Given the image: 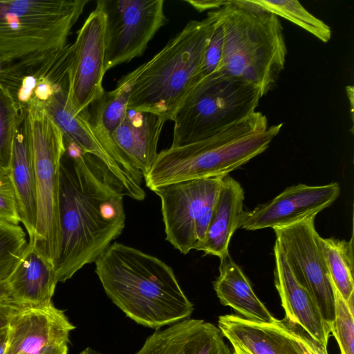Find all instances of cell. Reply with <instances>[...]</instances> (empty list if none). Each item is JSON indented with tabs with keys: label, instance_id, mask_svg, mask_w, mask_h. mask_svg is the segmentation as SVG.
Listing matches in <instances>:
<instances>
[{
	"label": "cell",
	"instance_id": "cell-1",
	"mask_svg": "<svg viewBox=\"0 0 354 354\" xmlns=\"http://www.w3.org/2000/svg\"><path fill=\"white\" fill-rule=\"evenodd\" d=\"M59 170L60 239L54 265L57 283L95 263L122 234L124 192L106 167L64 139Z\"/></svg>",
	"mask_w": 354,
	"mask_h": 354
},
{
	"label": "cell",
	"instance_id": "cell-2",
	"mask_svg": "<svg viewBox=\"0 0 354 354\" xmlns=\"http://www.w3.org/2000/svg\"><path fill=\"white\" fill-rule=\"evenodd\" d=\"M95 264L106 295L140 325L158 329L189 319L193 313L174 270L156 257L115 242Z\"/></svg>",
	"mask_w": 354,
	"mask_h": 354
},
{
	"label": "cell",
	"instance_id": "cell-3",
	"mask_svg": "<svg viewBox=\"0 0 354 354\" xmlns=\"http://www.w3.org/2000/svg\"><path fill=\"white\" fill-rule=\"evenodd\" d=\"M282 126L268 127L267 117L254 111L205 139L170 147L158 153L145 185L152 191L185 180L224 178L265 151Z\"/></svg>",
	"mask_w": 354,
	"mask_h": 354
},
{
	"label": "cell",
	"instance_id": "cell-4",
	"mask_svg": "<svg viewBox=\"0 0 354 354\" xmlns=\"http://www.w3.org/2000/svg\"><path fill=\"white\" fill-rule=\"evenodd\" d=\"M216 10L224 32L221 73L266 95L283 70L287 55L279 17L253 0H221Z\"/></svg>",
	"mask_w": 354,
	"mask_h": 354
},
{
	"label": "cell",
	"instance_id": "cell-5",
	"mask_svg": "<svg viewBox=\"0 0 354 354\" xmlns=\"http://www.w3.org/2000/svg\"><path fill=\"white\" fill-rule=\"evenodd\" d=\"M210 17L191 20L151 59L139 66L127 109L150 112L166 121L204 78L203 63Z\"/></svg>",
	"mask_w": 354,
	"mask_h": 354
},
{
	"label": "cell",
	"instance_id": "cell-6",
	"mask_svg": "<svg viewBox=\"0 0 354 354\" xmlns=\"http://www.w3.org/2000/svg\"><path fill=\"white\" fill-rule=\"evenodd\" d=\"M88 0H0V64L64 47Z\"/></svg>",
	"mask_w": 354,
	"mask_h": 354
},
{
	"label": "cell",
	"instance_id": "cell-7",
	"mask_svg": "<svg viewBox=\"0 0 354 354\" xmlns=\"http://www.w3.org/2000/svg\"><path fill=\"white\" fill-rule=\"evenodd\" d=\"M261 97L256 86L242 80L223 74L204 77L174 115L171 147L205 139L247 118Z\"/></svg>",
	"mask_w": 354,
	"mask_h": 354
},
{
	"label": "cell",
	"instance_id": "cell-8",
	"mask_svg": "<svg viewBox=\"0 0 354 354\" xmlns=\"http://www.w3.org/2000/svg\"><path fill=\"white\" fill-rule=\"evenodd\" d=\"M34 160L37 216L35 234L28 242L51 265L58 254L59 170L66 151L64 135L44 109L26 113Z\"/></svg>",
	"mask_w": 354,
	"mask_h": 354
},
{
	"label": "cell",
	"instance_id": "cell-9",
	"mask_svg": "<svg viewBox=\"0 0 354 354\" xmlns=\"http://www.w3.org/2000/svg\"><path fill=\"white\" fill-rule=\"evenodd\" d=\"M223 178L190 180L153 189L161 201L166 240L181 253L203 243Z\"/></svg>",
	"mask_w": 354,
	"mask_h": 354
},
{
	"label": "cell",
	"instance_id": "cell-10",
	"mask_svg": "<svg viewBox=\"0 0 354 354\" xmlns=\"http://www.w3.org/2000/svg\"><path fill=\"white\" fill-rule=\"evenodd\" d=\"M104 14L105 72L139 57L165 25L163 0H100Z\"/></svg>",
	"mask_w": 354,
	"mask_h": 354
},
{
	"label": "cell",
	"instance_id": "cell-11",
	"mask_svg": "<svg viewBox=\"0 0 354 354\" xmlns=\"http://www.w3.org/2000/svg\"><path fill=\"white\" fill-rule=\"evenodd\" d=\"M73 44L0 64V86L19 111L43 109L57 91L68 88Z\"/></svg>",
	"mask_w": 354,
	"mask_h": 354
},
{
	"label": "cell",
	"instance_id": "cell-12",
	"mask_svg": "<svg viewBox=\"0 0 354 354\" xmlns=\"http://www.w3.org/2000/svg\"><path fill=\"white\" fill-rule=\"evenodd\" d=\"M315 216H310L273 230L275 242L332 331L335 313V291L319 245L320 236L315 227Z\"/></svg>",
	"mask_w": 354,
	"mask_h": 354
},
{
	"label": "cell",
	"instance_id": "cell-13",
	"mask_svg": "<svg viewBox=\"0 0 354 354\" xmlns=\"http://www.w3.org/2000/svg\"><path fill=\"white\" fill-rule=\"evenodd\" d=\"M104 14L95 7L73 44L68 102L76 113L87 110L104 93Z\"/></svg>",
	"mask_w": 354,
	"mask_h": 354
},
{
	"label": "cell",
	"instance_id": "cell-14",
	"mask_svg": "<svg viewBox=\"0 0 354 354\" xmlns=\"http://www.w3.org/2000/svg\"><path fill=\"white\" fill-rule=\"evenodd\" d=\"M338 183L324 185L297 184L285 189L272 200L244 212L241 227L245 230L286 226L315 215L338 198Z\"/></svg>",
	"mask_w": 354,
	"mask_h": 354
},
{
	"label": "cell",
	"instance_id": "cell-15",
	"mask_svg": "<svg viewBox=\"0 0 354 354\" xmlns=\"http://www.w3.org/2000/svg\"><path fill=\"white\" fill-rule=\"evenodd\" d=\"M75 328L64 311L53 304L27 307L9 324L6 354H32L45 347L68 344L70 332Z\"/></svg>",
	"mask_w": 354,
	"mask_h": 354
},
{
	"label": "cell",
	"instance_id": "cell-16",
	"mask_svg": "<svg viewBox=\"0 0 354 354\" xmlns=\"http://www.w3.org/2000/svg\"><path fill=\"white\" fill-rule=\"evenodd\" d=\"M274 282L285 312L284 320L300 326L325 350L331 328L308 291L300 283L279 245H274Z\"/></svg>",
	"mask_w": 354,
	"mask_h": 354
},
{
	"label": "cell",
	"instance_id": "cell-17",
	"mask_svg": "<svg viewBox=\"0 0 354 354\" xmlns=\"http://www.w3.org/2000/svg\"><path fill=\"white\" fill-rule=\"evenodd\" d=\"M137 73L136 68L122 77L115 89L104 91L99 100L89 106L88 119L95 136L108 155L136 187L143 189L142 174L131 165L113 138L127 112L131 87Z\"/></svg>",
	"mask_w": 354,
	"mask_h": 354
},
{
	"label": "cell",
	"instance_id": "cell-18",
	"mask_svg": "<svg viewBox=\"0 0 354 354\" xmlns=\"http://www.w3.org/2000/svg\"><path fill=\"white\" fill-rule=\"evenodd\" d=\"M135 354H233L218 328L202 319H185L156 330Z\"/></svg>",
	"mask_w": 354,
	"mask_h": 354
},
{
	"label": "cell",
	"instance_id": "cell-19",
	"mask_svg": "<svg viewBox=\"0 0 354 354\" xmlns=\"http://www.w3.org/2000/svg\"><path fill=\"white\" fill-rule=\"evenodd\" d=\"M218 327L232 346L249 354H304L277 319L273 323H261L227 314L219 316Z\"/></svg>",
	"mask_w": 354,
	"mask_h": 354
},
{
	"label": "cell",
	"instance_id": "cell-20",
	"mask_svg": "<svg viewBox=\"0 0 354 354\" xmlns=\"http://www.w3.org/2000/svg\"><path fill=\"white\" fill-rule=\"evenodd\" d=\"M166 120L150 112L127 110L115 131V144L144 178L158 156V144Z\"/></svg>",
	"mask_w": 354,
	"mask_h": 354
},
{
	"label": "cell",
	"instance_id": "cell-21",
	"mask_svg": "<svg viewBox=\"0 0 354 354\" xmlns=\"http://www.w3.org/2000/svg\"><path fill=\"white\" fill-rule=\"evenodd\" d=\"M10 170L15 186L19 221L31 241L35 236L37 203L33 156L26 114L15 137Z\"/></svg>",
	"mask_w": 354,
	"mask_h": 354
},
{
	"label": "cell",
	"instance_id": "cell-22",
	"mask_svg": "<svg viewBox=\"0 0 354 354\" xmlns=\"http://www.w3.org/2000/svg\"><path fill=\"white\" fill-rule=\"evenodd\" d=\"M6 281L19 302L35 306L53 304L57 283L54 268L29 243Z\"/></svg>",
	"mask_w": 354,
	"mask_h": 354
},
{
	"label": "cell",
	"instance_id": "cell-23",
	"mask_svg": "<svg viewBox=\"0 0 354 354\" xmlns=\"http://www.w3.org/2000/svg\"><path fill=\"white\" fill-rule=\"evenodd\" d=\"M244 198L241 184L231 176L224 177L205 239L198 250L220 259L229 254L230 239L241 227Z\"/></svg>",
	"mask_w": 354,
	"mask_h": 354
},
{
	"label": "cell",
	"instance_id": "cell-24",
	"mask_svg": "<svg viewBox=\"0 0 354 354\" xmlns=\"http://www.w3.org/2000/svg\"><path fill=\"white\" fill-rule=\"evenodd\" d=\"M220 260L219 275L213 286L221 304L231 307L246 319L273 323L276 318L257 296L248 278L230 255Z\"/></svg>",
	"mask_w": 354,
	"mask_h": 354
},
{
	"label": "cell",
	"instance_id": "cell-25",
	"mask_svg": "<svg viewBox=\"0 0 354 354\" xmlns=\"http://www.w3.org/2000/svg\"><path fill=\"white\" fill-rule=\"evenodd\" d=\"M319 243L334 288L353 305V236L349 241L320 236Z\"/></svg>",
	"mask_w": 354,
	"mask_h": 354
},
{
	"label": "cell",
	"instance_id": "cell-26",
	"mask_svg": "<svg viewBox=\"0 0 354 354\" xmlns=\"http://www.w3.org/2000/svg\"><path fill=\"white\" fill-rule=\"evenodd\" d=\"M265 10L283 17L322 41L328 42L332 35L330 28L324 21L312 15L297 0H253Z\"/></svg>",
	"mask_w": 354,
	"mask_h": 354
},
{
	"label": "cell",
	"instance_id": "cell-27",
	"mask_svg": "<svg viewBox=\"0 0 354 354\" xmlns=\"http://www.w3.org/2000/svg\"><path fill=\"white\" fill-rule=\"evenodd\" d=\"M26 114V113H25ZM0 86V166L10 169L15 137L25 116Z\"/></svg>",
	"mask_w": 354,
	"mask_h": 354
},
{
	"label": "cell",
	"instance_id": "cell-28",
	"mask_svg": "<svg viewBox=\"0 0 354 354\" xmlns=\"http://www.w3.org/2000/svg\"><path fill=\"white\" fill-rule=\"evenodd\" d=\"M28 243L19 225L0 222V281L8 279Z\"/></svg>",
	"mask_w": 354,
	"mask_h": 354
},
{
	"label": "cell",
	"instance_id": "cell-29",
	"mask_svg": "<svg viewBox=\"0 0 354 354\" xmlns=\"http://www.w3.org/2000/svg\"><path fill=\"white\" fill-rule=\"evenodd\" d=\"M210 25L203 63L204 77L221 74V64L224 45V32L216 9L210 10Z\"/></svg>",
	"mask_w": 354,
	"mask_h": 354
},
{
	"label": "cell",
	"instance_id": "cell-30",
	"mask_svg": "<svg viewBox=\"0 0 354 354\" xmlns=\"http://www.w3.org/2000/svg\"><path fill=\"white\" fill-rule=\"evenodd\" d=\"M334 291L335 313L331 334L339 345L341 354H354L353 305L346 303L335 288Z\"/></svg>",
	"mask_w": 354,
	"mask_h": 354
},
{
	"label": "cell",
	"instance_id": "cell-31",
	"mask_svg": "<svg viewBox=\"0 0 354 354\" xmlns=\"http://www.w3.org/2000/svg\"><path fill=\"white\" fill-rule=\"evenodd\" d=\"M0 222L19 225L16 193L10 169L0 166Z\"/></svg>",
	"mask_w": 354,
	"mask_h": 354
},
{
	"label": "cell",
	"instance_id": "cell-32",
	"mask_svg": "<svg viewBox=\"0 0 354 354\" xmlns=\"http://www.w3.org/2000/svg\"><path fill=\"white\" fill-rule=\"evenodd\" d=\"M279 322L282 328L299 344L304 354H328V351L315 341L300 326L290 324L284 319L279 320Z\"/></svg>",
	"mask_w": 354,
	"mask_h": 354
},
{
	"label": "cell",
	"instance_id": "cell-33",
	"mask_svg": "<svg viewBox=\"0 0 354 354\" xmlns=\"http://www.w3.org/2000/svg\"><path fill=\"white\" fill-rule=\"evenodd\" d=\"M29 306H32L19 302H0V328L8 326L17 313Z\"/></svg>",
	"mask_w": 354,
	"mask_h": 354
},
{
	"label": "cell",
	"instance_id": "cell-34",
	"mask_svg": "<svg viewBox=\"0 0 354 354\" xmlns=\"http://www.w3.org/2000/svg\"><path fill=\"white\" fill-rule=\"evenodd\" d=\"M185 2L190 4L196 10L203 12L207 10L217 9L221 6V0L194 1L186 0Z\"/></svg>",
	"mask_w": 354,
	"mask_h": 354
},
{
	"label": "cell",
	"instance_id": "cell-35",
	"mask_svg": "<svg viewBox=\"0 0 354 354\" xmlns=\"http://www.w3.org/2000/svg\"><path fill=\"white\" fill-rule=\"evenodd\" d=\"M0 302H19L13 296L6 281H0ZM24 304V303H23Z\"/></svg>",
	"mask_w": 354,
	"mask_h": 354
},
{
	"label": "cell",
	"instance_id": "cell-36",
	"mask_svg": "<svg viewBox=\"0 0 354 354\" xmlns=\"http://www.w3.org/2000/svg\"><path fill=\"white\" fill-rule=\"evenodd\" d=\"M68 344H62L45 347L32 354H67Z\"/></svg>",
	"mask_w": 354,
	"mask_h": 354
},
{
	"label": "cell",
	"instance_id": "cell-37",
	"mask_svg": "<svg viewBox=\"0 0 354 354\" xmlns=\"http://www.w3.org/2000/svg\"><path fill=\"white\" fill-rule=\"evenodd\" d=\"M9 339V326L0 328V354H6Z\"/></svg>",
	"mask_w": 354,
	"mask_h": 354
},
{
	"label": "cell",
	"instance_id": "cell-38",
	"mask_svg": "<svg viewBox=\"0 0 354 354\" xmlns=\"http://www.w3.org/2000/svg\"><path fill=\"white\" fill-rule=\"evenodd\" d=\"M234 348L233 354H249L238 346H232Z\"/></svg>",
	"mask_w": 354,
	"mask_h": 354
},
{
	"label": "cell",
	"instance_id": "cell-39",
	"mask_svg": "<svg viewBox=\"0 0 354 354\" xmlns=\"http://www.w3.org/2000/svg\"><path fill=\"white\" fill-rule=\"evenodd\" d=\"M79 354H100L90 348H86Z\"/></svg>",
	"mask_w": 354,
	"mask_h": 354
}]
</instances>
